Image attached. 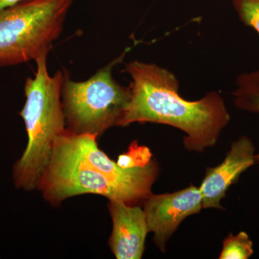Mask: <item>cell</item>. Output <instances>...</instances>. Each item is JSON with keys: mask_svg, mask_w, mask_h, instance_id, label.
I'll return each instance as SVG.
<instances>
[{"mask_svg": "<svg viewBox=\"0 0 259 259\" xmlns=\"http://www.w3.org/2000/svg\"><path fill=\"white\" fill-rule=\"evenodd\" d=\"M131 76V101L119 126L135 122L164 124L185 133L184 146L202 153L213 147L231 120L224 99L216 92L189 101L179 93L175 74L156 64L134 61L125 66Z\"/></svg>", "mask_w": 259, "mask_h": 259, "instance_id": "6da1fadb", "label": "cell"}, {"mask_svg": "<svg viewBox=\"0 0 259 259\" xmlns=\"http://www.w3.org/2000/svg\"><path fill=\"white\" fill-rule=\"evenodd\" d=\"M42 53L36 61L33 78L25 81V105L20 112L28 134L23 156L13 167L15 187L25 191L37 189L50 161L56 140L66 130L61 93L66 74L57 71L51 76L47 56Z\"/></svg>", "mask_w": 259, "mask_h": 259, "instance_id": "7a4b0ae2", "label": "cell"}, {"mask_svg": "<svg viewBox=\"0 0 259 259\" xmlns=\"http://www.w3.org/2000/svg\"><path fill=\"white\" fill-rule=\"evenodd\" d=\"M74 0H22L0 11V67L35 60L61 35Z\"/></svg>", "mask_w": 259, "mask_h": 259, "instance_id": "3957f363", "label": "cell"}, {"mask_svg": "<svg viewBox=\"0 0 259 259\" xmlns=\"http://www.w3.org/2000/svg\"><path fill=\"white\" fill-rule=\"evenodd\" d=\"M125 55L123 53L87 81H72L66 74L61 93L66 129L98 139L110 127L119 126L131 101V89L117 82L112 70Z\"/></svg>", "mask_w": 259, "mask_h": 259, "instance_id": "277c9868", "label": "cell"}, {"mask_svg": "<svg viewBox=\"0 0 259 259\" xmlns=\"http://www.w3.org/2000/svg\"><path fill=\"white\" fill-rule=\"evenodd\" d=\"M58 144L102 172L121 187L134 204L144 202L150 194L158 175V166L152 159L142 166L123 168L99 148L97 138L89 134H75L65 130L56 140Z\"/></svg>", "mask_w": 259, "mask_h": 259, "instance_id": "5b68a950", "label": "cell"}, {"mask_svg": "<svg viewBox=\"0 0 259 259\" xmlns=\"http://www.w3.org/2000/svg\"><path fill=\"white\" fill-rule=\"evenodd\" d=\"M143 203L148 229L162 252L166 250L168 240L181 223L203 209L200 189L194 186L173 193H152Z\"/></svg>", "mask_w": 259, "mask_h": 259, "instance_id": "8992f818", "label": "cell"}, {"mask_svg": "<svg viewBox=\"0 0 259 259\" xmlns=\"http://www.w3.org/2000/svg\"><path fill=\"white\" fill-rule=\"evenodd\" d=\"M254 144L246 136H241L231 144V149L221 164L207 168L201 185L202 207L224 209L221 202L227 191L236 183L240 176L255 164Z\"/></svg>", "mask_w": 259, "mask_h": 259, "instance_id": "52a82bcc", "label": "cell"}, {"mask_svg": "<svg viewBox=\"0 0 259 259\" xmlns=\"http://www.w3.org/2000/svg\"><path fill=\"white\" fill-rule=\"evenodd\" d=\"M112 221L108 245L117 259H140L145 251L149 229L144 209L120 200H109L107 204Z\"/></svg>", "mask_w": 259, "mask_h": 259, "instance_id": "ba28073f", "label": "cell"}, {"mask_svg": "<svg viewBox=\"0 0 259 259\" xmlns=\"http://www.w3.org/2000/svg\"><path fill=\"white\" fill-rule=\"evenodd\" d=\"M236 85L233 93L236 106L244 111L259 113V69L239 75ZM255 161L259 164V153L255 154Z\"/></svg>", "mask_w": 259, "mask_h": 259, "instance_id": "9c48e42d", "label": "cell"}, {"mask_svg": "<svg viewBox=\"0 0 259 259\" xmlns=\"http://www.w3.org/2000/svg\"><path fill=\"white\" fill-rule=\"evenodd\" d=\"M253 243L244 231L236 236L230 233L225 238L220 259H248L253 254Z\"/></svg>", "mask_w": 259, "mask_h": 259, "instance_id": "30bf717a", "label": "cell"}, {"mask_svg": "<svg viewBox=\"0 0 259 259\" xmlns=\"http://www.w3.org/2000/svg\"><path fill=\"white\" fill-rule=\"evenodd\" d=\"M242 23L259 34V0H232Z\"/></svg>", "mask_w": 259, "mask_h": 259, "instance_id": "8fae6325", "label": "cell"}, {"mask_svg": "<svg viewBox=\"0 0 259 259\" xmlns=\"http://www.w3.org/2000/svg\"><path fill=\"white\" fill-rule=\"evenodd\" d=\"M151 153L149 149L145 146H139L131 144L128 152L122 154L119 157L117 163L123 168L142 166L151 161Z\"/></svg>", "mask_w": 259, "mask_h": 259, "instance_id": "7c38bea8", "label": "cell"}, {"mask_svg": "<svg viewBox=\"0 0 259 259\" xmlns=\"http://www.w3.org/2000/svg\"><path fill=\"white\" fill-rule=\"evenodd\" d=\"M22 0H0V11L13 6L17 3H20Z\"/></svg>", "mask_w": 259, "mask_h": 259, "instance_id": "4fadbf2b", "label": "cell"}]
</instances>
